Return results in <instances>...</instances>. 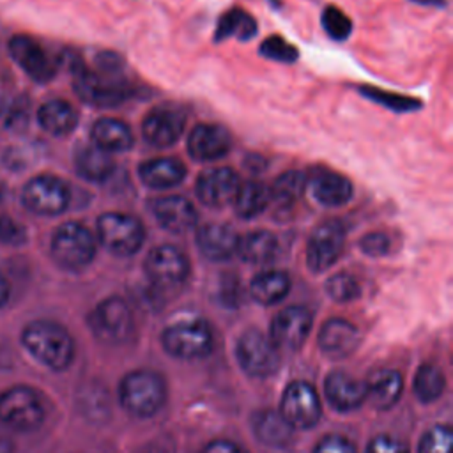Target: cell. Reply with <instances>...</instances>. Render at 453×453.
Here are the masks:
<instances>
[{"instance_id": "obj_35", "label": "cell", "mask_w": 453, "mask_h": 453, "mask_svg": "<svg viewBox=\"0 0 453 453\" xmlns=\"http://www.w3.org/2000/svg\"><path fill=\"white\" fill-rule=\"evenodd\" d=\"M446 380L442 372L434 365H423L414 375V393L421 402H434L444 391Z\"/></svg>"}, {"instance_id": "obj_48", "label": "cell", "mask_w": 453, "mask_h": 453, "mask_svg": "<svg viewBox=\"0 0 453 453\" xmlns=\"http://www.w3.org/2000/svg\"><path fill=\"white\" fill-rule=\"evenodd\" d=\"M226 285H223L221 287V294H223V299H225V303H230V299H232V296H235V299L239 297V285H237V281L234 280V281H225Z\"/></svg>"}, {"instance_id": "obj_39", "label": "cell", "mask_w": 453, "mask_h": 453, "mask_svg": "<svg viewBox=\"0 0 453 453\" xmlns=\"http://www.w3.org/2000/svg\"><path fill=\"white\" fill-rule=\"evenodd\" d=\"M451 428L448 425L432 426L421 439L418 453H451Z\"/></svg>"}, {"instance_id": "obj_20", "label": "cell", "mask_w": 453, "mask_h": 453, "mask_svg": "<svg viewBox=\"0 0 453 453\" xmlns=\"http://www.w3.org/2000/svg\"><path fill=\"white\" fill-rule=\"evenodd\" d=\"M196 246L205 258L223 262L237 253L239 235L228 225L207 223L196 232Z\"/></svg>"}, {"instance_id": "obj_8", "label": "cell", "mask_w": 453, "mask_h": 453, "mask_svg": "<svg viewBox=\"0 0 453 453\" xmlns=\"http://www.w3.org/2000/svg\"><path fill=\"white\" fill-rule=\"evenodd\" d=\"M88 324L92 333L108 343L126 342L133 331V311L122 297L111 296L103 299L90 313Z\"/></svg>"}, {"instance_id": "obj_42", "label": "cell", "mask_w": 453, "mask_h": 453, "mask_svg": "<svg viewBox=\"0 0 453 453\" xmlns=\"http://www.w3.org/2000/svg\"><path fill=\"white\" fill-rule=\"evenodd\" d=\"M359 248L365 255L370 257H384L391 251L393 248V241L388 234L384 232H370L366 235L361 237L359 241Z\"/></svg>"}, {"instance_id": "obj_40", "label": "cell", "mask_w": 453, "mask_h": 453, "mask_svg": "<svg viewBox=\"0 0 453 453\" xmlns=\"http://www.w3.org/2000/svg\"><path fill=\"white\" fill-rule=\"evenodd\" d=\"M260 55H264L265 58L276 60V62H285V64H292L297 60L299 51L296 46H292L288 41H285L280 35H271L267 39L262 41L260 44Z\"/></svg>"}, {"instance_id": "obj_29", "label": "cell", "mask_w": 453, "mask_h": 453, "mask_svg": "<svg viewBox=\"0 0 453 453\" xmlns=\"http://www.w3.org/2000/svg\"><path fill=\"white\" fill-rule=\"evenodd\" d=\"M280 250L278 237L267 230H255L239 239L237 253L248 264H267L276 258Z\"/></svg>"}, {"instance_id": "obj_30", "label": "cell", "mask_w": 453, "mask_h": 453, "mask_svg": "<svg viewBox=\"0 0 453 453\" xmlns=\"http://www.w3.org/2000/svg\"><path fill=\"white\" fill-rule=\"evenodd\" d=\"M290 290V278L283 271H264L258 273L250 283L251 297L260 304H276Z\"/></svg>"}, {"instance_id": "obj_46", "label": "cell", "mask_w": 453, "mask_h": 453, "mask_svg": "<svg viewBox=\"0 0 453 453\" xmlns=\"http://www.w3.org/2000/svg\"><path fill=\"white\" fill-rule=\"evenodd\" d=\"M202 453H244L235 442L232 441H226V439H218V441H212L209 442Z\"/></svg>"}, {"instance_id": "obj_19", "label": "cell", "mask_w": 453, "mask_h": 453, "mask_svg": "<svg viewBox=\"0 0 453 453\" xmlns=\"http://www.w3.org/2000/svg\"><path fill=\"white\" fill-rule=\"evenodd\" d=\"M150 212L154 214V218L163 228L173 234H182L193 228L198 221V212L195 205L188 198L179 195H170V196H161L152 200Z\"/></svg>"}, {"instance_id": "obj_43", "label": "cell", "mask_w": 453, "mask_h": 453, "mask_svg": "<svg viewBox=\"0 0 453 453\" xmlns=\"http://www.w3.org/2000/svg\"><path fill=\"white\" fill-rule=\"evenodd\" d=\"M313 453H356V448L342 435H326L317 442Z\"/></svg>"}, {"instance_id": "obj_16", "label": "cell", "mask_w": 453, "mask_h": 453, "mask_svg": "<svg viewBox=\"0 0 453 453\" xmlns=\"http://www.w3.org/2000/svg\"><path fill=\"white\" fill-rule=\"evenodd\" d=\"M239 175L226 166L205 170L196 180V196L198 200L207 205L219 209L230 202H234L237 189H239Z\"/></svg>"}, {"instance_id": "obj_31", "label": "cell", "mask_w": 453, "mask_h": 453, "mask_svg": "<svg viewBox=\"0 0 453 453\" xmlns=\"http://www.w3.org/2000/svg\"><path fill=\"white\" fill-rule=\"evenodd\" d=\"M271 202L269 188L260 180H248L239 186L234 198L235 214L242 219H251L260 216Z\"/></svg>"}, {"instance_id": "obj_2", "label": "cell", "mask_w": 453, "mask_h": 453, "mask_svg": "<svg viewBox=\"0 0 453 453\" xmlns=\"http://www.w3.org/2000/svg\"><path fill=\"white\" fill-rule=\"evenodd\" d=\"M73 85L78 97L96 108H117L133 94L131 85L124 80L122 73L92 71L80 60L73 64Z\"/></svg>"}, {"instance_id": "obj_52", "label": "cell", "mask_w": 453, "mask_h": 453, "mask_svg": "<svg viewBox=\"0 0 453 453\" xmlns=\"http://www.w3.org/2000/svg\"><path fill=\"white\" fill-rule=\"evenodd\" d=\"M2 198H4V189H2V186H0V202H2Z\"/></svg>"}, {"instance_id": "obj_13", "label": "cell", "mask_w": 453, "mask_h": 453, "mask_svg": "<svg viewBox=\"0 0 453 453\" xmlns=\"http://www.w3.org/2000/svg\"><path fill=\"white\" fill-rule=\"evenodd\" d=\"M345 244V228L338 219L320 223L310 235L306 246V264L310 271L322 273L329 269L342 255Z\"/></svg>"}, {"instance_id": "obj_15", "label": "cell", "mask_w": 453, "mask_h": 453, "mask_svg": "<svg viewBox=\"0 0 453 453\" xmlns=\"http://www.w3.org/2000/svg\"><path fill=\"white\" fill-rule=\"evenodd\" d=\"M313 324V315L304 306H288L280 311L271 324V342L274 347H281L287 350L299 349Z\"/></svg>"}, {"instance_id": "obj_38", "label": "cell", "mask_w": 453, "mask_h": 453, "mask_svg": "<svg viewBox=\"0 0 453 453\" xmlns=\"http://www.w3.org/2000/svg\"><path fill=\"white\" fill-rule=\"evenodd\" d=\"M322 27L327 32V35L334 41H343L352 32L350 18L334 5H327L322 11Z\"/></svg>"}, {"instance_id": "obj_10", "label": "cell", "mask_w": 453, "mask_h": 453, "mask_svg": "<svg viewBox=\"0 0 453 453\" xmlns=\"http://www.w3.org/2000/svg\"><path fill=\"white\" fill-rule=\"evenodd\" d=\"M145 273L156 288L172 290L186 281L189 274V262L179 248L163 244L147 255Z\"/></svg>"}, {"instance_id": "obj_26", "label": "cell", "mask_w": 453, "mask_h": 453, "mask_svg": "<svg viewBox=\"0 0 453 453\" xmlns=\"http://www.w3.org/2000/svg\"><path fill=\"white\" fill-rule=\"evenodd\" d=\"M253 434L257 439L273 448H283L292 441V426L283 419L280 412L262 409L253 414Z\"/></svg>"}, {"instance_id": "obj_5", "label": "cell", "mask_w": 453, "mask_h": 453, "mask_svg": "<svg viewBox=\"0 0 453 453\" xmlns=\"http://www.w3.org/2000/svg\"><path fill=\"white\" fill-rule=\"evenodd\" d=\"M50 251L60 267L67 271H80L94 260L96 241L83 225L64 223L55 230Z\"/></svg>"}, {"instance_id": "obj_12", "label": "cell", "mask_w": 453, "mask_h": 453, "mask_svg": "<svg viewBox=\"0 0 453 453\" xmlns=\"http://www.w3.org/2000/svg\"><path fill=\"white\" fill-rule=\"evenodd\" d=\"M237 359L241 368L251 377H269L280 365L276 347L257 329H248L239 336Z\"/></svg>"}, {"instance_id": "obj_23", "label": "cell", "mask_w": 453, "mask_h": 453, "mask_svg": "<svg viewBox=\"0 0 453 453\" xmlns=\"http://www.w3.org/2000/svg\"><path fill=\"white\" fill-rule=\"evenodd\" d=\"M313 198L324 207H342L352 198V182L329 170H320L308 180Z\"/></svg>"}, {"instance_id": "obj_44", "label": "cell", "mask_w": 453, "mask_h": 453, "mask_svg": "<svg viewBox=\"0 0 453 453\" xmlns=\"http://www.w3.org/2000/svg\"><path fill=\"white\" fill-rule=\"evenodd\" d=\"M366 453H409V449L402 441L391 435H377L370 441Z\"/></svg>"}, {"instance_id": "obj_1", "label": "cell", "mask_w": 453, "mask_h": 453, "mask_svg": "<svg viewBox=\"0 0 453 453\" xmlns=\"http://www.w3.org/2000/svg\"><path fill=\"white\" fill-rule=\"evenodd\" d=\"M21 345L42 366L64 372L74 359V340L58 322L39 319L28 322L21 331Z\"/></svg>"}, {"instance_id": "obj_22", "label": "cell", "mask_w": 453, "mask_h": 453, "mask_svg": "<svg viewBox=\"0 0 453 453\" xmlns=\"http://www.w3.org/2000/svg\"><path fill=\"white\" fill-rule=\"evenodd\" d=\"M359 345L357 327L345 319H329L319 333V347L329 357H347Z\"/></svg>"}, {"instance_id": "obj_47", "label": "cell", "mask_w": 453, "mask_h": 453, "mask_svg": "<svg viewBox=\"0 0 453 453\" xmlns=\"http://www.w3.org/2000/svg\"><path fill=\"white\" fill-rule=\"evenodd\" d=\"M134 453H170V449L165 444H161V442L150 441V442L142 444Z\"/></svg>"}, {"instance_id": "obj_6", "label": "cell", "mask_w": 453, "mask_h": 453, "mask_svg": "<svg viewBox=\"0 0 453 453\" xmlns=\"http://www.w3.org/2000/svg\"><path fill=\"white\" fill-rule=\"evenodd\" d=\"M165 350L179 359H196L207 356L214 347V333L209 322L195 319L166 327L161 334Z\"/></svg>"}, {"instance_id": "obj_34", "label": "cell", "mask_w": 453, "mask_h": 453, "mask_svg": "<svg viewBox=\"0 0 453 453\" xmlns=\"http://www.w3.org/2000/svg\"><path fill=\"white\" fill-rule=\"evenodd\" d=\"M306 186H308L306 173L299 170H288L273 182V188L269 189V196L280 207H290L303 196Z\"/></svg>"}, {"instance_id": "obj_50", "label": "cell", "mask_w": 453, "mask_h": 453, "mask_svg": "<svg viewBox=\"0 0 453 453\" xmlns=\"http://www.w3.org/2000/svg\"><path fill=\"white\" fill-rule=\"evenodd\" d=\"M0 453H14V442L9 435L0 432Z\"/></svg>"}, {"instance_id": "obj_45", "label": "cell", "mask_w": 453, "mask_h": 453, "mask_svg": "<svg viewBox=\"0 0 453 453\" xmlns=\"http://www.w3.org/2000/svg\"><path fill=\"white\" fill-rule=\"evenodd\" d=\"M0 242L4 244H21L25 242V230L14 223L9 216L0 214Z\"/></svg>"}, {"instance_id": "obj_27", "label": "cell", "mask_w": 453, "mask_h": 453, "mask_svg": "<svg viewBox=\"0 0 453 453\" xmlns=\"http://www.w3.org/2000/svg\"><path fill=\"white\" fill-rule=\"evenodd\" d=\"M92 142L104 152H124L134 143L133 133L122 120L117 119H99L92 126Z\"/></svg>"}, {"instance_id": "obj_3", "label": "cell", "mask_w": 453, "mask_h": 453, "mask_svg": "<svg viewBox=\"0 0 453 453\" xmlns=\"http://www.w3.org/2000/svg\"><path fill=\"white\" fill-rule=\"evenodd\" d=\"M119 398L127 412L138 418H149L163 407L166 400V386L157 373L150 370H134L122 379Z\"/></svg>"}, {"instance_id": "obj_24", "label": "cell", "mask_w": 453, "mask_h": 453, "mask_svg": "<svg viewBox=\"0 0 453 453\" xmlns=\"http://www.w3.org/2000/svg\"><path fill=\"white\" fill-rule=\"evenodd\" d=\"M138 175L145 186L166 189L182 182L186 177V166L177 157H156L142 163Z\"/></svg>"}, {"instance_id": "obj_49", "label": "cell", "mask_w": 453, "mask_h": 453, "mask_svg": "<svg viewBox=\"0 0 453 453\" xmlns=\"http://www.w3.org/2000/svg\"><path fill=\"white\" fill-rule=\"evenodd\" d=\"M9 296H11V287L7 278L4 276V273L0 271V308H4L9 303Z\"/></svg>"}, {"instance_id": "obj_7", "label": "cell", "mask_w": 453, "mask_h": 453, "mask_svg": "<svg viewBox=\"0 0 453 453\" xmlns=\"http://www.w3.org/2000/svg\"><path fill=\"white\" fill-rule=\"evenodd\" d=\"M99 242L113 255H134L145 239L143 225L131 214L104 212L97 219Z\"/></svg>"}, {"instance_id": "obj_21", "label": "cell", "mask_w": 453, "mask_h": 453, "mask_svg": "<svg viewBox=\"0 0 453 453\" xmlns=\"http://www.w3.org/2000/svg\"><path fill=\"white\" fill-rule=\"evenodd\" d=\"M326 398L340 412H350L366 400V384L345 372H331L324 382Z\"/></svg>"}, {"instance_id": "obj_9", "label": "cell", "mask_w": 453, "mask_h": 453, "mask_svg": "<svg viewBox=\"0 0 453 453\" xmlns=\"http://www.w3.org/2000/svg\"><path fill=\"white\" fill-rule=\"evenodd\" d=\"M23 205L42 216H57L64 212L71 200L69 186L55 175H37L28 180L21 193Z\"/></svg>"}, {"instance_id": "obj_32", "label": "cell", "mask_w": 453, "mask_h": 453, "mask_svg": "<svg viewBox=\"0 0 453 453\" xmlns=\"http://www.w3.org/2000/svg\"><path fill=\"white\" fill-rule=\"evenodd\" d=\"M74 163H76V172L83 179L92 180V182L106 180L115 170V165H113V159L110 157V154L101 150L96 145L81 147L76 152Z\"/></svg>"}, {"instance_id": "obj_28", "label": "cell", "mask_w": 453, "mask_h": 453, "mask_svg": "<svg viewBox=\"0 0 453 453\" xmlns=\"http://www.w3.org/2000/svg\"><path fill=\"white\" fill-rule=\"evenodd\" d=\"M37 120L44 131L55 136H64L71 133L78 124V113L76 110L62 99H51L46 101L39 111Z\"/></svg>"}, {"instance_id": "obj_14", "label": "cell", "mask_w": 453, "mask_h": 453, "mask_svg": "<svg viewBox=\"0 0 453 453\" xmlns=\"http://www.w3.org/2000/svg\"><path fill=\"white\" fill-rule=\"evenodd\" d=\"M186 126V115L180 108L161 104L150 110L142 120V134L152 147L163 149L173 145Z\"/></svg>"}, {"instance_id": "obj_17", "label": "cell", "mask_w": 453, "mask_h": 453, "mask_svg": "<svg viewBox=\"0 0 453 453\" xmlns=\"http://www.w3.org/2000/svg\"><path fill=\"white\" fill-rule=\"evenodd\" d=\"M11 57L35 81H48L55 76V64L44 48L28 35H14L9 41Z\"/></svg>"}, {"instance_id": "obj_37", "label": "cell", "mask_w": 453, "mask_h": 453, "mask_svg": "<svg viewBox=\"0 0 453 453\" xmlns=\"http://www.w3.org/2000/svg\"><path fill=\"white\" fill-rule=\"evenodd\" d=\"M326 292L333 301L349 303L359 297L361 287L357 280L349 273H336L326 281Z\"/></svg>"}, {"instance_id": "obj_36", "label": "cell", "mask_w": 453, "mask_h": 453, "mask_svg": "<svg viewBox=\"0 0 453 453\" xmlns=\"http://www.w3.org/2000/svg\"><path fill=\"white\" fill-rule=\"evenodd\" d=\"M359 92L366 99H372L373 103L382 104L393 111H412L421 106L419 99H414V97L403 96V94H396V92H389V90H380V88L368 87V85L359 87Z\"/></svg>"}, {"instance_id": "obj_25", "label": "cell", "mask_w": 453, "mask_h": 453, "mask_svg": "<svg viewBox=\"0 0 453 453\" xmlns=\"http://www.w3.org/2000/svg\"><path fill=\"white\" fill-rule=\"evenodd\" d=\"M402 388H403V382L400 373L389 368H382L370 375L366 384V398H370V402L377 409L388 411L398 402L402 395Z\"/></svg>"}, {"instance_id": "obj_41", "label": "cell", "mask_w": 453, "mask_h": 453, "mask_svg": "<svg viewBox=\"0 0 453 453\" xmlns=\"http://www.w3.org/2000/svg\"><path fill=\"white\" fill-rule=\"evenodd\" d=\"M28 122V103L23 97L9 101L0 111V124L4 129L19 131Z\"/></svg>"}, {"instance_id": "obj_33", "label": "cell", "mask_w": 453, "mask_h": 453, "mask_svg": "<svg viewBox=\"0 0 453 453\" xmlns=\"http://www.w3.org/2000/svg\"><path fill=\"white\" fill-rule=\"evenodd\" d=\"M255 34H257V21L253 19V16L244 9L234 7L219 18L214 39L223 41L230 37H237L241 41H248Z\"/></svg>"}, {"instance_id": "obj_4", "label": "cell", "mask_w": 453, "mask_h": 453, "mask_svg": "<svg viewBox=\"0 0 453 453\" xmlns=\"http://www.w3.org/2000/svg\"><path fill=\"white\" fill-rule=\"evenodd\" d=\"M46 418L41 395L27 386L14 384L0 393V423L18 432L37 430Z\"/></svg>"}, {"instance_id": "obj_18", "label": "cell", "mask_w": 453, "mask_h": 453, "mask_svg": "<svg viewBox=\"0 0 453 453\" xmlns=\"http://www.w3.org/2000/svg\"><path fill=\"white\" fill-rule=\"evenodd\" d=\"M230 133L219 124H198L188 138V152L196 161H216L228 154Z\"/></svg>"}, {"instance_id": "obj_51", "label": "cell", "mask_w": 453, "mask_h": 453, "mask_svg": "<svg viewBox=\"0 0 453 453\" xmlns=\"http://www.w3.org/2000/svg\"><path fill=\"white\" fill-rule=\"evenodd\" d=\"M412 2L425 4V5H444V4H446L444 0H412Z\"/></svg>"}, {"instance_id": "obj_11", "label": "cell", "mask_w": 453, "mask_h": 453, "mask_svg": "<svg viewBox=\"0 0 453 453\" xmlns=\"http://www.w3.org/2000/svg\"><path fill=\"white\" fill-rule=\"evenodd\" d=\"M280 414L292 428H311L320 419V400L313 386L304 380L288 384L281 396Z\"/></svg>"}]
</instances>
